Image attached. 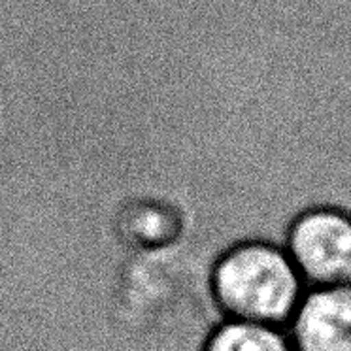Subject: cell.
Segmentation results:
<instances>
[{
	"label": "cell",
	"mask_w": 351,
	"mask_h": 351,
	"mask_svg": "<svg viewBox=\"0 0 351 351\" xmlns=\"http://www.w3.org/2000/svg\"><path fill=\"white\" fill-rule=\"evenodd\" d=\"M208 291L223 319L287 327L308 291L282 242L240 238L212 255Z\"/></svg>",
	"instance_id": "obj_1"
},
{
	"label": "cell",
	"mask_w": 351,
	"mask_h": 351,
	"mask_svg": "<svg viewBox=\"0 0 351 351\" xmlns=\"http://www.w3.org/2000/svg\"><path fill=\"white\" fill-rule=\"evenodd\" d=\"M308 289L351 285V212L315 204L298 212L282 240Z\"/></svg>",
	"instance_id": "obj_2"
},
{
	"label": "cell",
	"mask_w": 351,
	"mask_h": 351,
	"mask_svg": "<svg viewBox=\"0 0 351 351\" xmlns=\"http://www.w3.org/2000/svg\"><path fill=\"white\" fill-rule=\"evenodd\" d=\"M285 328L295 351H351V285L308 289Z\"/></svg>",
	"instance_id": "obj_3"
},
{
	"label": "cell",
	"mask_w": 351,
	"mask_h": 351,
	"mask_svg": "<svg viewBox=\"0 0 351 351\" xmlns=\"http://www.w3.org/2000/svg\"><path fill=\"white\" fill-rule=\"evenodd\" d=\"M200 351H295L285 327L223 319L208 332Z\"/></svg>",
	"instance_id": "obj_4"
}]
</instances>
